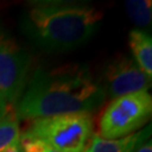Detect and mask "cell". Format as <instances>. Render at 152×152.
Segmentation results:
<instances>
[{
    "label": "cell",
    "instance_id": "obj_1",
    "mask_svg": "<svg viewBox=\"0 0 152 152\" xmlns=\"http://www.w3.org/2000/svg\"><path fill=\"white\" fill-rule=\"evenodd\" d=\"M105 97L104 87L86 65L38 68L16 104V115L18 120H35L75 113L90 114L102 106Z\"/></svg>",
    "mask_w": 152,
    "mask_h": 152
},
{
    "label": "cell",
    "instance_id": "obj_2",
    "mask_svg": "<svg viewBox=\"0 0 152 152\" xmlns=\"http://www.w3.org/2000/svg\"><path fill=\"white\" fill-rule=\"evenodd\" d=\"M104 14L91 4L45 0L31 2L20 29L36 46L48 52H68L96 33Z\"/></svg>",
    "mask_w": 152,
    "mask_h": 152
},
{
    "label": "cell",
    "instance_id": "obj_3",
    "mask_svg": "<svg viewBox=\"0 0 152 152\" xmlns=\"http://www.w3.org/2000/svg\"><path fill=\"white\" fill-rule=\"evenodd\" d=\"M91 133L92 117L89 113L35 118L25 132L59 152H83Z\"/></svg>",
    "mask_w": 152,
    "mask_h": 152
},
{
    "label": "cell",
    "instance_id": "obj_4",
    "mask_svg": "<svg viewBox=\"0 0 152 152\" xmlns=\"http://www.w3.org/2000/svg\"><path fill=\"white\" fill-rule=\"evenodd\" d=\"M152 113V97L148 91L115 98L99 121L100 137L117 140L134 133L147 123Z\"/></svg>",
    "mask_w": 152,
    "mask_h": 152
},
{
    "label": "cell",
    "instance_id": "obj_5",
    "mask_svg": "<svg viewBox=\"0 0 152 152\" xmlns=\"http://www.w3.org/2000/svg\"><path fill=\"white\" fill-rule=\"evenodd\" d=\"M31 54L0 29V92L7 104L18 103L26 89Z\"/></svg>",
    "mask_w": 152,
    "mask_h": 152
},
{
    "label": "cell",
    "instance_id": "obj_6",
    "mask_svg": "<svg viewBox=\"0 0 152 152\" xmlns=\"http://www.w3.org/2000/svg\"><path fill=\"white\" fill-rule=\"evenodd\" d=\"M105 94L112 98L148 91L151 86V78L140 69L135 61L122 55L112 61L105 72Z\"/></svg>",
    "mask_w": 152,
    "mask_h": 152
},
{
    "label": "cell",
    "instance_id": "obj_7",
    "mask_svg": "<svg viewBox=\"0 0 152 152\" xmlns=\"http://www.w3.org/2000/svg\"><path fill=\"white\" fill-rule=\"evenodd\" d=\"M149 135L150 126L145 130L132 133L118 140H107L99 135H94L90 144L83 152H133L142 142L148 140Z\"/></svg>",
    "mask_w": 152,
    "mask_h": 152
},
{
    "label": "cell",
    "instance_id": "obj_8",
    "mask_svg": "<svg viewBox=\"0 0 152 152\" xmlns=\"http://www.w3.org/2000/svg\"><path fill=\"white\" fill-rule=\"evenodd\" d=\"M129 43L133 60L149 78H152V38L142 29H133L129 34Z\"/></svg>",
    "mask_w": 152,
    "mask_h": 152
},
{
    "label": "cell",
    "instance_id": "obj_9",
    "mask_svg": "<svg viewBox=\"0 0 152 152\" xmlns=\"http://www.w3.org/2000/svg\"><path fill=\"white\" fill-rule=\"evenodd\" d=\"M125 9L130 19L136 26L147 27L151 24V0H127L125 1Z\"/></svg>",
    "mask_w": 152,
    "mask_h": 152
},
{
    "label": "cell",
    "instance_id": "obj_10",
    "mask_svg": "<svg viewBox=\"0 0 152 152\" xmlns=\"http://www.w3.org/2000/svg\"><path fill=\"white\" fill-rule=\"evenodd\" d=\"M20 129L18 118L9 114L0 121V152H4L9 147L20 142Z\"/></svg>",
    "mask_w": 152,
    "mask_h": 152
},
{
    "label": "cell",
    "instance_id": "obj_11",
    "mask_svg": "<svg viewBox=\"0 0 152 152\" xmlns=\"http://www.w3.org/2000/svg\"><path fill=\"white\" fill-rule=\"evenodd\" d=\"M20 147L23 152H59L45 142L25 133L20 135Z\"/></svg>",
    "mask_w": 152,
    "mask_h": 152
},
{
    "label": "cell",
    "instance_id": "obj_12",
    "mask_svg": "<svg viewBox=\"0 0 152 152\" xmlns=\"http://www.w3.org/2000/svg\"><path fill=\"white\" fill-rule=\"evenodd\" d=\"M7 115H8V104L0 92V121L4 120Z\"/></svg>",
    "mask_w": 152,
    "mask_h": 152
},
{
    "label": "cell",
    "instance_id": "obj_13",
    "mask_svg": "<svg viewBox=\"0 0 152 152\" xmlns=\"http://www.w3.org/2000/svg\"><path fill=\"white\" fill-rule=\"evenodd\" d=\"M133 152H152V143L149 140H145L144 142H142L139 147L136 148Z\"/></svg>",
    "mask_w": 152,
    "mask_h": 152
},
{
    "label": "cell",
    "instance_id": "obj_14",
    "mask_svg": "<svg viewBox=\"0 0 152 152\" xmlns=\"http://www.w3.org/2000/svg\"><path fill=\"white\" fill-rule=\"evenodd\" d=\"M4 152H23L22 147H20V142L14 144V145H11V147H9L8 149H6Z\"/></svg>",
    "mask_w": 152,
    "mask_h": 152
}]
</instances>
